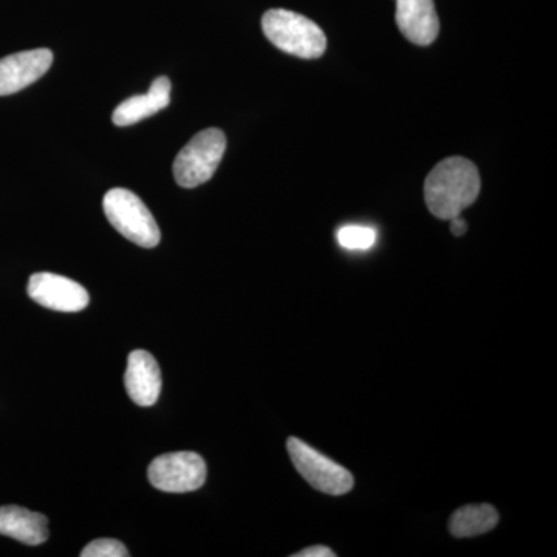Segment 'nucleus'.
<instances>
[{"mask_svg":"<svg viewBox=\"0 0 557 557\" xmlns=\"http://www.w3.org/2000/svg\"><path fill=\"white\" fill-rule=\"evenodd\" d=\"M480 188L478 166L463 157H450L429 172L424 200L435 218L450 220L478 200Z\"/></svg>","mask_w":557,"mask_h":557,"instance_id":"obj_1","label":"nucleus"},{"mask_svg":"<svg viewBox=\"0 0 557 557\" xmlns=\"http://www.w3.org/2000/svg\"><path fill=\"white\" fill-rule=\"evenodd\" d=\"M262 30L278 50L302 60H317L327 49V38L321 27L295 11H267L262 17Z\"/></svg>","mask_w":557,"mask_h":557,"instance_id":"obj_2","label":"nucleus"},{"mask_svg":"<svg viewBox=\"0 0 557 557\" xmlns=\"http://www.w3.org/2000/svg\"><path fill=\"white\" fill-rule=\"evenodd\" d=\"M110 225L127 240L143 248H156L161 234L156 219L137 194L129 189H110L102 200Z\"/></svg>","mask_w":557,"mask_h":557,"instance_id":"obj_3","label":"nucleus"},{"mask_svg":"<svg viewBox=\"0 0 557 557\" xmlns=\"http://www.w3.org/2000/svg\"><path fill=\"white\" fill-rule=\"evenodd\" d=\"M226 137L211 127L201 131L180 150L174 161V178L182 188L193 189L209 182L225 156Z\"/></svg>","mask_w":557,"mask_h":557,"instance_id":"obj_4","label":"nucleus"},{"mask_svg":"<svg viewBox=\"0 0 557 557\" xmlns=\"http://www.w3.org/2000/svg\"><path fill=\"white\" fill-rule=\"evenodd\" d=\"M288 456L300 475L310 483L314 490L329 496H343L355 485L354 475L346 468L322 456L317 449L304 443L302 440L292 437L287 442Z\"/></svg>","mask_w":557,"mask_h":557,"instance_id":"obj_5","label":"nucleus"},{"mask_svg":"<svg viewBox=\"0 0 557 557\" xmlns=\"http://www.w3.org/2000/svg\"><path fill=\"white\" fill-rule=\"evenodd\" d=\"M207 463L196 453H171L157 457L149 465L150 485L164 493H190L207 482Z\"/></svg>","mask_w":557,"mask_h":557,"instance_id":"obj_6","label":"nucleus"},{"mask_svg":"<svg viewBox=\"0 0 557 557\" xmlns=\"http://www.w3.org/2000/svg\"><path fill=\"white\" fill-rule=\"evenodd\" d=\"M27 289L36 304L61 313H78L90 302L89 293L83 285L60 274H33Z\"/></svg>","mask_w":557,"mask_h":557,"instance_id":"obj_7","label":"nucleus"},{"mask_svg":"<svg viewBox=\"0 0 557 557\" xmlns=\"http://www.w3.org/2000/svg\"><path fill=\"white\" fill-rule=\"evenodd\" d=\"M53 53L49 49L21 51L0 60V97L17 94L49 72Z\"/></svg>","mask_w":557,"mask_h":557,"instance_id":"obj_8","label":"nucleus"},{"mask_svg":"<svg viewBox=\"0 0 557 557\" xmlns=\"http://www.w3.org/2000/svg\"><path fill=\"white\" fill-rule=\"evenodd\" d=\"M161 372L157 359L146 350H134L127 359L126 384L127 394L135 405L149 408L161 394Z\"/></svg>","mask_w":557,"mask_h":557,"instance_id":"obj_9","label":"nucleus"},{"mask_svg":"<svg viewBox=\"0 0 557 557\" xmlns=\"http://www.w3.org/2000/svg\"><path fill=\"white\" fill-rule=\"evenodd\" d=\"M399 32L416 46H431L440 33L434 0H397L395 14Z\"/></svg>","mask_w":557,"mask_h":557,"instance_id":"obj_10","label":"nucleus"},{"mask_svg":"<svg viewBox=\"0 0 557 557\" xmlns=\"http://www.w3.org/2000/svg\"><path fill=\"white\" fill-rule=\"evenodd\" d=\"M171 101V81L160 76L153 81L148 95H137L129 100L121 102L113 112L112 121L119 127L132 126L149 116L156 115L160 110L166 109Z\"/></svg>","mask_w":557,"mask_h":557,"instance_id":"obj_11","label":"nucleus"},{"mask_svg":"<svg viewBox=\"0 0 557 557\" xmlns=\"http://www.w3.org/2000/svg\"><path fill=\"white\" fill-rule=\"evenodd\" d=\"M0 534L22 544H44L49 539V520L40 512L21 507L0 508Z\"/></svg>","mask_w":557,"mask_h":557,"instance_id":"obj_12","label":"nucleus"},{"mask_svg":"<svg viewBox=\"0 0 557 557\" xmlns=\"http://www.w3.org/2000/svg\"><path fill=\"white\" fill-rule=\"evenodd\" d=\"M498 523L497 509L491 505H467L457 509L449 520V531L458 539L490 533Z\"/></svg>","mask_w":557,"mask_h":557,"instance_id":"obj_13","label":"nucleus"},{"mask_svg":"<svg viewBox=\"0 0 557 557\" xmlns=\"http://www.w3.org/2000/svg\"><path fill=\"white\" fill-rule=\"evenodd\" d=\"M376 231L364 225H347L338 230L336 239L348 251H368L376 244Z\"/></svg>","mask_w":557,"mask_h":557,"instance_id":"obj_14","label":"nucleus"},{"mask_svg":"<svg viewBox=\"0 0 557 557\" xmlns=\"http://www.w3.org/2000/svg\"><path fill=\"white\" fill-rule=\"evenodd\" d=\"M83 557H129L131 553L116 539H97L81 552Z\"/></svg>","mask_w":557,"mask_h":557,"instance_id":"obj_15","label":"nucleus"},{"mask_svg":"<svg viewBox=\"0 0 557 557\" xmlns=\"http://www.w3.org/2000/svg\"><path fill=\"white\" fill-rule=\"evenodd\" d=\"M295 557H335V553L332 552L329 547H324V545H317V547H310L302 549V552L296 553L293 555Z\"/></svg>","mask_w":557,"mask_h":557,"instance_id":"obj_16","label":"nucleus"},{"mask_svg":"<svg viewBox=\"0 0 557 557\" xmlns=\"http://www.w3.org/2000/svg\"><path fill=\"white\" fill-rule=\"evenodd\" d=\"M468 231V223L465 222L463 219L460 218V215H457V218L450 219V233L454 234V236L461 237L463 234H467Z\"/></svg>","mask_w":557,"mask_h":557,"instance_id":"obj_17","label":"nucleus"}]
</instances>
